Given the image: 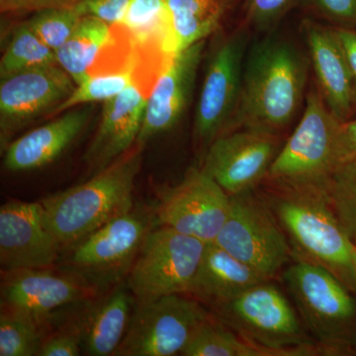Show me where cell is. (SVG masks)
Here are the masks:
<instances>
[{
  "label": "cell",
  "mask_w": 356,
  "mask_h": 356,
  "mask_svg": "<svg viewBox=\"0 0 356 356\" xmlns=\"http://www.w3.org/2000/svg\"><path fill=\"white\" fill-rule=\"evenodd\" d=\"M147 97L132 83L104 102L99 126L84 154L89 170L95 173L104 170L137 144Z\"/></svg>",
  "instance_id": "cell-18"
},
{
  "label": "cell",
  "mask_w": 356,
  "mask_h": 356,
  "mask_svg": "<svg viewBox=\"0 0 356 356\" xmlns=\"http://www.w3.org/2000/svg\"><path fill=\"white\" fill-rule=\"evenodd\" d=\"M353 268L356 276V245H355V250H353Z\"/></svg>",
  "instance_id": "cell-38"
},
{
  "label": "cell",
  "mask_w": 356,
  "mask_h": 356,
  "mask_svg": "<svg viewBox=\"0 0 356 356\" xmlns=\"http://www.w3.org/2000/svg\"><path fill=\"white\" fill-rule=\"evenodd\" d=\"M206 243L168 227L151 229L128 275L136 303L191 289Z\"/></svg>",
  "instance_id": "cell-6"
},
{
  "label": "cell",
  "mask_w": 356,
  "mask_h": 356,
  "mask_svg": "<svg viewBox=\"0 0 356 356\" xmlns=\"http://www.w3.org/2000/svg\"><path fill=\"white\" fill-rule=\"evenodd\" d=\"M355 156H356V119L341 123L337 134L336 147H334L332 168Z\"/></svg>",
  "instance_id": "cell-36"
},
{
  "label": "cell",
  "mask_w": 356,
  "mask_h": 356,
  "mask_svg": "<svg viewBox=\"0 0 356 356\" xmlns=\"http://www.w3.org/2000/svg\"><path fill=\"white\" fill-rule=\"evenodd\" d=\"M81 324L44 337L38 356H77L83 353Z\"/></svg>",
  "instance_id": "cell-31"
},
{
  "label": "cell",
  "mask_w": 356,
  "mask_h": 356,
  "mask_svg": "<svg viewBox=\"0 0 356 356\" xmlns=\"http://www.w3.org/2000/svg\"><path fill=\"white\" fill-rule=\"evenodd\" d=\"M181 355L264 356V348L209 318L192 337Z\"/></svg>",
  "instance_id": "cell-26"
},
{
  "label": "cell",
  "mask_w": 356,
  "mask_h": 356,
  "mask_svg": "<svg viewBox=\"0 0 356 356\" xmlns=\"http://www.w3.org/2000/svg\"><path fill=\"white\" fill-rule=\"evenodd\" d=\"M156 197L161 226L206 243L215 242L231 207V196L202 168H189L179 184L156 187Z\"/></svg>",
  "instance_id": "cell-9"
},
{
  "label": "cell",
  "mask_w": 356,
  "mask_h": 356,
  "mask_svg": "<svg viewBox=\"0 0 356 356\" xmlns=\"http://www.w3.org/2000/svg\"><path fill=\"white\" fill-rule=\"evenodd\" d=\"M206 42H198L172 58L152 89L146 103L137 144L144 147L154 137L170 132L181 120L193 95Z\"/></svg>",
  "instance_id": "cell-16"
},
{
  "label": "cell",
  "mask_w": 356,
  "mask_h": 356,
  "mask_svg": "<svg viewBox=\"0 0 356 356\" xmlns=\"http://www.w3.org/2000/svg\"><path fill=\"white\" fill-rule=\"evenodd\" d=\"M306 77L305 60L291 44L268 40L255 47L227 132L243 127L275 134L286 127L301 106Z\"/></svg>",
  "instance_id": "cell-1"
},
{
  "label": "cell",
  "mask_w": 356,
  "mask_h": 356,
  "mask_svg": "<svg viewBox=\"0 0 356 356\" xmlns=\"http://www.w3.org/2000/svg\"><path fill=\"white\" fill-rule=\"evenodd\" d=\"M305 35L321 95L332 114L346 122L355 105V89L343 47L334 29L308 22Z\"/></svg>",
  "instance_id": "cell-20"
},
{
  "label": "cell",
  "mask_w": 356,
  "mask_h": 356,
  "mask_svg": "<svg viewBox=\"0 0 356 356\" xmlns=\"http://www.w3.org/2000/svg\"><path fill=\"white\" fill-rule=\"evenodd\" d=\"M36 318L1 306L0 356H38L44 337Z\"/></svg>",
  "instance_id": "cell-28"
},
{
  "label": "cell",
  "mask_w": 356,
  "mask_h": 356,
  "mask_svg": "<svg viewBox=\"0 0 356 356\" xmlns=\"http://www.w3.org/2000/svg\"><path fill=\"white\" fill-rule=\"evenodd\" d=\"M261 275L273 280L290 257L282 228L245 194L231 196V207L215 242Z\"/></svg>",
  "instance_id": "cell-11"
},
{
  "label": "cell",
  "mask_w": 356,
  "mask_h": 356,
  "mask_svg": "<svg viewBox=\"0 0 356 356\" xmlns=\"http://www.w3.org/2000/svg\"><path fill=\"white\" fill-rule=\"evenodd\" d=\"M132 83V70L89 76L83 83L76 84V88L69 97L51 112V116H58L81 105L108 102L120 95L122 91Z\"/></svg>",
  "instance_id": "cell-29"
},
{
  "label": "cell",
  "mask_w": 356,
  "mask_h": 356,
  "mask_svg": "<svg viewBox=\"0 0 356 356\" xmlns=\"http://www.w3.org/2000/svg\"><path fill=\"white\" fill-rule=\"evenodd\" d=\"M142 149L135 145L88 181L41 201L47 226L62 250L133 209Z\"/></svg>",
  "instance_id": "cell-2"
},
{
  "label": "cell",
  "mask_w": 356,
  "mask_h": 356,
  "mask_svg": "<svg viewBox=\"0 0 356 356\" xmlns=\"http://www.w3.org/2000/svg\"><path fill=\"white\" fill-rule=\"evenodd\" d=\"M245 36L236 32L216 42L206 63L194 116V139L203 149L228 131L240 100Z\"/></svg>",
  "instance_id": "cell-10"
},
{
  "label": "cell",
  "mask_w": 356,
  "mask_h": 356,
  "mask_svg": "<svg viewBox=\"0 0 356 356\" xmlns=\"http://www.w3.org/2000/svg\"><path fill=\"white\" fill-rule=\"evenodd\" d=\"M166 3L179 51L216 31L227 7V0H166Z\"/></svg>",
  "instance_id": "cell-24"
},
{
  "label": "cell",
  "mask_w": 356,
  "mask_h": 356,
  "mask_svg": "<svg viewBox=\"0 0 356 356\" xmlns=\"http://www.w3.org/2000/svg\"><path fill=\"white\" fill-rule=\"evenodd\" d=\"M322 188L341 226L356 245V156L334 166Z\"/></svg>",
  "instance_id": "cell-27"
},
{
  "label": "cell",
  "mask_w": 356,
  "mask_h": 356,
  "mask_svg": "<svg viewBox=\"0 0 356 356\" xmlns=\"http://www.w3.org/2000/svg\"><path fill=\"white\" fill-rule=\"evenodd\" d=\"M293 0H247L248 20L259 29L271 27L285 11Z\"/></svg>",
  "instance_id": "cell-32"
},
{
  "label": "cell",
  "mask_w": 356,
  "mask_h": 356,
  "mask_svg": "<svg viewBox=\"0 0 356 356\" xmlns=\"http://www.w3.org/2000/svg\"><path fill=\"white\" fill-rule=\"evenodd\" d=\"M86 14L84 1L76 6L38 11L27 23L39 38L56 51L67 42Z\"/></svg>",
  "instance_id": "cell-30"
},
{
  "label": "cell",
  "mask_w": 356,
  "mask_h": 356,
  "mask_svg": "<svg viewBox=\"0 0 356 356\" xmlns=\"http://www.w3.org/2000/svg\"><path fill=\"white\" fill-rule=\"evenodd\" d=\"M222 323L248 341L289 351L293 355H314L294 309L277 287L259 283L236 298L215 307Z\"/></svg>",
  "instance_id": "cell-7"
},
{
  "label": "cell",
  "mask_w": 356,
  "mask_h": 356,
  "mask_svg": "<svg viewBox=\"0 0 356 356\" xmlns=\"http://www.w3.org/2000/svg\"><path fill=\"white\" fill-rule=\"evenodd\" d=\"M264 281L216 243H208L188 293L215 308Z\"/></svg>",
  "instance_id": "cell-21"
},
{
  "label": "cell",
  "mask_w": 356,
  "mask_h": 356,
  "mask_svg": "<svg viewBox=\"0 0 356 356\" xmlns=\"http://www.w3.org/2000/svg\"><path fill=\"white\" fill-rule=\"evenodd\" d=\"M111 25L86 14L67 42L56 51L58 65L76 84L89 76V70L106 44Z\"/></svg>",
  "instance_id": "cell-23"
},
{
  "label": "cell",
  "mask_w": 356,
  "mask_h": 356,
  "mask_svg": "<svg viewBox=\"0 0 356 356\" xmlns=\"http://www.w3.org/2000/svg\"><path fill=\"white\" fill-rule=\"evenodd\" d=\"M84 1L86 0H0V9L2 13H38L46 9L76 6Z\"/></svg>",
  "instance_id": "cell-34"
},
{
  "label": "cell",
  "mask_w": 356,
  "mask_h": 356,
  "mask_svg": "<svg viewBox=\"0 0 356 356\" xmlns=\"http://www.w3.org/2000/svg\"><path fill=\"white\" fill-rule=\"evenodd\" d=\"M151 229L146 213L133 208L65 248L63 268L93 289L115 284L130 273Z\"/></svg>",
  "instance_id": "cell-4"
},
{
  "label": "cell",
  "mask_w": 356,
  "mask_h": 356,
  "mask_svg": "<svg viewBox=\"0 0 356 356\" xmlns=\"http://www.w3.org/2000/svg\"><path fill=\"white\" fill-rule=\"evenodd\" d=\"M76 83L58 65L25 70L1 79L0 144L3 152L18 131L53 111L69 97Z\"/></svg>",
  "instance_id": "cell-13"
},
{
  "label": "cell",
  "mask_w": 356,
  "mask_h": 356,
  "mask_svg": "<svg viewBox=\"0 0 356 356\" xmlns=\"http://www.w3.org/2000/svg\"><path fill=\"white\" fill-rule=\"evenodd\" d=\"M129 0H86V9L89 15L115 25L123 18Z\"/></svg>",
  "instance_id": "cell-35"
},
{
  "label": "cell",
  "mask_w": 356,
  "mask_h": 356,
  "mask_svg": "<svg viewBox=\"0 0 356 356\" xmlns=\"http://www.w3.org/2000/svg\"><path fill=\"white\" fill-rule=\"evenodd\" d=\"M275 212L296 257L325 267L341 280L356 278L355 243L332 211L322 187L286 186Z\"/></svg>",
  "instance_id": "cell-3"
},
{
  "label": "cell",
  "mask_w": 356,
  "mask_h": 356,
  "mask_svg": "<svg viewBox=\"0 0 356 356\" xmlns=\"http://www.w3.org/2000/svg\"><path fill=\"white\" fill-rule=\"evenodd\" d=\"M337 38L343 47L346 60L351 72L353 79V89H355V105L356 103V30L350 28L337 27L334 29Z\"/></svg>",
  "instance_id": "cell-37"
},
{
  "label": "cell",
  "mask_w": 356,
  "mask_h": 356,
  "mask_svg": "<svg viewBox=\"0 0 356 356\" xmlns=\"http://www.w3.org/2000/svg\"><path fill=\"white\" fill-rule=\"evenodd\" d=\"M92 290L76 276L55 273L51 268L1 271V306L39 322L60 307L83 301Z\"/></svg>",
  "instance_id": "cell-17"
},
{
  "label": "cell",
  "mask_w": 356,
  "mask_h": 356,
  "mask_svg": "<svg viewBox=\"0 0 356 356\" xmlns=\"http://www.w3.org/2000/svg\"><path fill=\"white\" fill-rule=\"evenodd\" d=\"M90 116L89 107L67 110L54 120L11 140L4 149V168L10 172H25L50 165L72 146Z\"/></svg>",
  "instance_id": "cell-19"
},
{
  "label": "cell",
  "mask_w": 356,
  "mask_h": 356,
  "mask_svg": "<svg viewBox=\"0 0 356 356\" xmlns=\"http://www.w3.org/2000/svg\"><path fill=\"white\" fill-rule=\"evenodd\" d=\"M296 257L285 271V282L309 329L321 343L331 344L355 315V301L334 273Z\"/></svg>",
  "instance_id": "cell-12"
},
{
  "label": "cell",
  "mask_w": 356,
  "mask_h": 356,
  "mask_svg": "<svg viewBox=\"0 0 356 356\" xmlns=\"http://www.w3.org/2000/svg\"><path fill=\"white\" fill-rule=\"evenodd\" d=\"M41 202L11 200L0 208L1 271L51 268L60 259Z\"/></svg>",
  "instance_id": "cell-15"
},
{
  "label": "cell",
  "mask_w": 356,
  "mask_h": 356,
  "mask_svg": "<svg viewBox=\"0 0 356 356\" xmlns=\"http://www.w3.org/2000/svg\"><path fill=\"white\" fill-rule=\"evenodd\" d=\"M314 4L327 19L356 30V0H314Z\"/></svg>",
  "instance_id": "cell-33"
},
{
  "label": "cell",
  "mask_w": 356,
  "mask_h": 356,
  "mask_svg": "<svg viewBox=\"0 0 356 356\" xmlns=\"http://www.w3.org/2000/svg\"><path fill=\"white\" fill-rule=\"evenodd\" d=\"M51 65H58L56 51L47 46L25 22L15 30L2 56L0 79Z\"/></svg>",
  "instance_id": "cell-25"
},
{
  "label": "cell",
  "mask_w": 356,
  "mask_h": 356,
  "mask_svg": "<svg viewBox=\"0 0 356 356\" xmlns=\"http://www.w3.org/2000/svg\"><path fill=\"white\" fill-rule=\"evenodd\" d=\"M181 295L135 303L128 331L114 355H181L200 325L210 318L200 302Z\"/></svg>",
  "instance_id": "cell-8"
},
{
  "label": "cell",
  "mask_w": 356,
  "mask_h": 356,
  "mask_svg": "<svg viewBox=\"0 0 356 356\" xmlns=\"http://www.w3.org/2000/svg\"><path fill=\"white\" fill-rule=\"evenodd\" d=\"M129 291L125 287L117 288L79 323L84 355L109 356L118 350L128 331L136 303Z\"/></svg>",
  "instance_id": "cell-22"
},
{
  "label": "cell",
  "mask_w": 356,
  "mask_h": 356,
  "mask_svg": "<svg viewBox=\"0 0 356 356\" xmlns=\"http://www.w3.org/2000/svg\"><path fill=\"white\" fill-rule=\"evenodd\" d=\"M341 123L320 91L311 90L298 126L276 154L267 177L284 186H322L334 165Z\"/></svg>",
  "instance_id": "cell-5"
},
{
  "label": "cell",
  "mask_w": 356,
  "mask_h": 356,
  "mask_svg": "<svg viewBox=\"0 0 356 356\" xmlns=\"http://www.w3.org/2000/svg\"><path fill=\"white\" fill-rule=\"evenodd\" d=\"M274 137L250 129L222 134L208 147L203 170L229 196L245 194L268 173L277 154Z\"/></svg>",
  "instance_id": "cell-14"
}]
</instances>
